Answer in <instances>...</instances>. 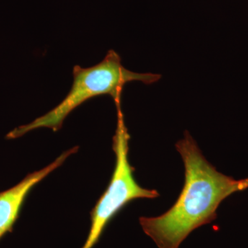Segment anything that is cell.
<instances>
[{
    "instance_id": "4",
    "label": "cell",
    "mask_w": 248,
    "mask_h": 248,
    "mask_svg": "<svg viewBox=\"0 0 248 248\" xmlns=\"http://www.w3.org/2000/svg\"><path fill=\"white\" fill-rule=\"evenodd\" d=\"M78 147L62 153L53 162L40 170L30 173L17 185L0 192V240L14 231L23 205L31 190L78 151Z\"/></svg>"
},
{
    "instance_id": "2",
    "label": "cell",
    "mask_w": 248,
    "mask_h": 248,
    "mask_svg": "<svg viewBox=\"0 0 248 248\" xmlns=\"http://www.w3.org/2000/svg\"><path fill=\"white\" fill-rule=\"evenodd\" d=\"M73 74L71 91L59 105L30 124L15 128L6 135V138H19L31 130L41 128L58 131L72 111L91 98L107 94L112 97L115 104H122L125 84L137 81L151 85L161 78L159 74L129 71L124 68L120 55L113 50H109L105 58L95 66L86 68L75 66Z\"/></svg>"
},
{
    "instance_id": "3",
    "label": "cell",
    "mask_w": 248,
    "mask_h": 248,
    "mask_svg": "<svg viewBox=\"0 0 248 248\" xmlns=\"http://www.w3.org/2000/svg\"><path fill=\"white\" fill-rule=\"evenodd\" d=\"M117 123L112 149L115 166L107 190L91 213V225L87 239L81 248H93L97 244L109 222L127 204L140 199L154 200L159 197L155 190L144 188L134 177L135 169L129 162L130 135L124 122L122 104H117Z\"/></svg>"
},
{
    "instance_id": "1",
    "label": "cell",
    "mask_w": 248,
    "mask_h": 248,
    "mask_svg": "<svg viewBox=\"0 0 248 248\" xmlns=\"http://www.w3.org/2000/svg\"><path fill=\"white\" fill-rule=\"evenodd\" d=\"M176 148L185 167V184L179 198L164 215L140 218L143 232L159 248H179L192 231L217 218L223 200L248 188V178L236 180L210 164L188 132Z\"/></svg>"
}]
</instances>
